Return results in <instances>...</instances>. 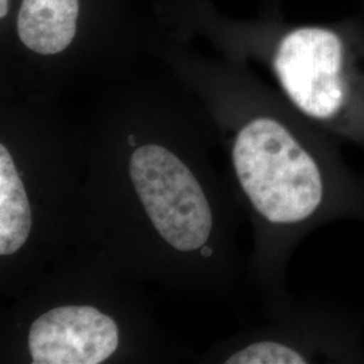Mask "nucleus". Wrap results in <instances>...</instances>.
<instances>
[{
  "mask_svg": "<svg viewBox=\"0 0 364 364\" xmlns=\"http://www.w3.org/2000/svg\"><path fill=\"white\" fill-rule=\"evenodd\" d=\"M119 344L117 323L87 305L58 306L30 326L28 351L36 364H99Z\"/></svg>",
  "mask_w": 364,
  "mask_h": 364,
  "instance_id": "7ed1b4c3",
  "label": "nucleus"
},
{
  "mask_svg": "<svg viewBox=\"0 0 364 364\" xmlns=\"http://www.w3.org/2000/svg\"><path fill=\"white\" fill-rule=\"evenodd\" d=\"M135 192L156 232L178 251L203 247L212 231V212L193 173L158 144L138 147L130 159Z\"/></svg>",
  "mask_w": 364,
  "mask_h": 364,
  "instance_id": "f03ea898",
  "label": "nucleus"
},
{
  "mask_svg": "<svg viewBox=\"0 0 364 364\" xmlns=\"http://www.w3.org/2000/svg\"><path fill=\"white\" fill-rule=\"evenodd\" d=\"M31 208L9 149L0 146V254L13 255L31 231Z\"/></svg>",
  "mask_w": 364,
  "mask_h": 364,
  "instance_id": "39448f33",
  "label": "nucleus"
},
{
  "mask_svg": "<svg viewBox=\"0 0 364 364\" xmlns=\"http://www.w3.org/2000/svg\"><path fill=\"white\" fill-rule=\"evenodd\" d=\"M232 164L251 208L274 232L364 221L363 177L344 161L338 138L312 122L252 115L235 135Z\"/></svg>",
  "mask_w": 364,
  "mask_h": 364,
  "instance_id": "f257e3e1",
  "label": "nucleus"
},
{
  "mask_svg": "<svg viewBox=\"0 0 364 364\" xmlns=\"http://www.w3.org/2000/svg\"><path fill=\"white\" fill-rule=\"evenodd\" d=\"M9 11V4H7V0H1V10H0V16L4 18L7 15Z\"/></svg>",
  "mask_w": 364,
  "mask_h": 364,
  "instance_id": "423d86ee",
  "label": "nucleus"
},
{
  "mask_svg": "<svg viewBox=\"0 0 364 364\" xmlns=\"http://www.w3.org/2000/svg\"><path fill=\"white\" fill-rule=\"evenodd\" d=\"M78 0H23L16 31L27 49L42 55L64 52L77 30Z\"/></svg>",
  "mask_w": 364,
  "mask_h": 364,
  "instance_id": "20e7f679",
  "label": "nucleus"
}]
</instances>
